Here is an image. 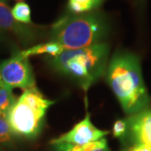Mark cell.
Here are the masks:
<instances>
[{
    "label": "cell",
    "mask_w": 151,
    "mask_h": 151,
    "mask_svg": "<svg viewBox=\"0 0 151 151\" xmlns=\"http://www.w3.org/2000/svg\"><path fill=\"white\" fill-rule=\"evenodd\" d=\"M12 15L14 19L19 23L24 24H31V10L29 6L24 2H19L17 3L14 8L11 9Z\"/></svg>",
    "instance_id": "cell-13"
},
{
    "label": "cell",
    "mask_w": 151,
    "mask_h": 151,
    "mask_svg": "<svg viewBox=\"0 0 151 151\" xmlns=\"http://www.w3.org/2000/svg\"><path fill=\"white\" fill-rule=\"evenodd\" d=\"M110 25L102 12L92 11L79 14H66L50 29V40L64 50L85 48L104 42Z\"/></svg>",
    "instance_id": "cell-3"
},
{
    "label": "cell",
    "mask_w": 151,
    "mask_h": 151,
    "mask_svg": "<svg viewBox=\"0 0 151 151\" xmlns=\"http://www.w3.org/2000/svg\"><path fill=\"white\" fill-rule=\"evenodd\" d=\"M14 138L7 120V113H0V144L10 148L14 144Z\"/></svg>",
    "instance_id": "cell-12"
},
{
    "label": "cell",
    "mask_w": 151,
    "mask_h": 151,
    "mask_svg": "<svg viewBox=\"0 0 151 151\" xmlns=\"http://www.w3.org/2000/svg\"><path fill=\"white\" fill-rule=\"evenodd\" d=\"M109 134L108 131L101 130L95 127L91 120V114L86 113V117L67 133L50 141L52 145L60 143L71 145H85L103 139Z\"/></svg>",
    "instance_id": "cell-6"
},
{
    "label": "cell",
    "mask_w": 151,
    "mask_h": 151,
    "mask_svg": "<svg viewBox=\"0 0 151 151\" xmlns=\"http://www.w3.org/2000/svg\"><path fill=\"white\" fill-rule=\"evenodd\" d=\"M1 73L4 85L11 89L26 90L35 86V78L31 65L20 51H16L9 59L1 61Z\"/></svg>",
    "instance_id": "cell-5"
},
{
    "label": "cell",
    "mask_w": 151,
    "mask_h": 151,
    "mask_svg": "<svg viewBox=\"0 0 151 151\" xmlns=\"http://www.w3.org/2000/svg\"><path fill=\"white\" fill-rule=\"evenodd\" d=\"M19 1H23V0H19Z\"/></svg>",
    "instance_id": "cell-22"
},
{
    "label": "cell",
    "mask_w": 151,
    "mask_h": 151,
    "mask_svg": "<svg viewBox=\"0 0 151 151\" xmlns=\"http://www.w3.org/2000/svg\"><path fill=\"white\" fill-rule=\"evenodd\" d=\"M0 29L13 33L23 42H31L36 37L35 29L15 20L9 7L2 2H0Z\"/></svg>",
    "instance_id": "cell-8"
},
{
    "label": "cell",
    "mask_w": 151,
    "mask_h": 151,
    "mask_svg": "<svg viewBox=\"0 0 151 151\" xmlns=\"http://www.w3.org/2000/svg\"><path fill=\"white\" fill-rule=\"evenodd\" d=\"M138 2H139V3H144L145 0H138Z\"/></svg>",
    "instance_id": "cell-20"
},
{
    "label": "cell",
    "mask_w": 151,
    "mask_h": 151,
    "mask_svg": "<svg viewBox=\"0 0 151 151\" xmlns=\"http://www.w3.org/2000/svg\"><path fill=\"white\" fill-rule=\"evenodd\" d=\"M64 50H65L64 48L61 45H60L59 44L53 42V41H49L47 43L39 44L36 45H34L27 50H22L20 51V53L23 56L26 58H29L31 55L45 54L55 57L61 54Z\"/></svg>",
    "instance_id": "cell-10"
},
{
    "label": "cell",
    "mask_w": 151,
    "mask_h": 151,
    "mask_svg": "<svg viewBox=\"0 0 151 151\" xmlns=\"http://www.w3.org/2000/svg\"><path fill=\"white\" fill-rule=\"evenodd\" d=\"M55 103L36 86L24 90L7 112V120L15 137L34 139L40 134L48 109Z\"/></svg>",
    "instance_id": "cell-4"
},
{
    "label": "cell",
    "mask_w": 151,
    "mask_h": 151,
    "mask_svg": "<svg viewBox=\"0 0 151 151\" xmlns=\"http://www.w3.org/2000/svg\"><path fill=\"white\" fill-rule=\"evenodd\" d=\"M103 0H69L68 9L70 14H79L92 12L102 4Z\"/></svg>",
    "instance_id": "cell-11"
},
{
    "label": "cell",
    "mask_w": 151,
    "mask_h": 151,
    "mask_svg": "<svg viewBox=\"0 0 151 151\" xmlns=\"http://www.w3.org/2000/svg\"><path fill=\"white\" fill-rule=\"evenodd\" d=\"M105 74L107 82L126 114L130 116L150 108V97L136 55L128 51L115 53Z\"/></svg>",
    "instance_id": "cell-1"
},
{
    "label": "cell",
    "mask_w": 151,
    "mask_h": 151,
    "mask_svg": "<svg viewBox=\"0 0 151 151\" xmlns=\"http://www.w3.org/2000/svg\"><path fill=\"white\" fill-rule=\"evenodd\" d=\"M55 151H110L106 139L91 142L85 145H71L60 143L54 145Z\"/></svg>",
    "instance_id": "cell-9"
},
{
    "label": "cell",
    "mask_w": 151,
    "mask_h": 151,
    "mask_svg": "<svg viewBox=\"0 0 151 151\" xmlns=\"http://www.w3.org/2000/svg\"><path fill=\"white\" fill-rule=\"evenodd\" d=\"M127 121L126 119H118L115 121L113 127V134L115 138L124 139L127 134Z\"/></svg>",
    "instance_id": "cell-15"
},
{
    "label": "cell",
    "mask_w": 151,
    "mask_h": 151,
    "mask_svg": "<svg viewBox=\"0 0 151 151\" xmlns=\"http://www.w3.org/2000/svg\"><path fill=\"white\" fill-rule=\"evenodd\" d=\"M127 134L123 140L129 145H141L151 148V109L148 108L129 116Z\"/></svg>",
    "instance_id": "cell-7"
},
{
    "label": "cell",
    "mask_w": 151,
    "mask_h": 151,
    "mask_svg": "<svg viewBox=\"0 0 151 151\" xmlns=\"http://www.w3.org/2000/svg\"><path fill=\"white\" fill-rule=\"evenodd\" d=\"M7 1H8V0H0V2H2V3H5V4Z\"/></svg>",
    "instance_id": "cell-19"
},
{
    "label": "cell",
    "mask_w": 151,
    "mask_h": 151,
    "mask_svg": "<svg viewBox=\"0 0 151 151\" xmlns=\"http://www.w3.org/2000/svg\"><path fill=\"white\" fill-rule=\"evenodd\" d=\"M16 99L10 87L7 86L0 87V113H7Z\"/></svg>",
    "instance_id": "cell-14"
},
{
    "label": "cell",
    "mask_w": 151,
    "mask_h": 151,
    "mask_svg": "<svg viewBox=\"0 0 151 151\" xmlns=\"http://www.w3.org/2000/svg\"><path fill=\"white\" fill-rule=\"evenodd\" d=\"M4 40V34H3V30L0 29V41Z\"/></svg>",
    "instance_id": "cell-18"
},
{
    "label": "cell",
    "mask_w": 151,
    "mask_h": 151,
    "mask_svg": "<svg viewBox=\"0 0 151 151\" xmlns=\"http://www.w3.org/2000/svg\"><path fill=\"white\" fill-rule=\"evenodd\" d=\"M0 151H2V150H1V147H0Z\"/></svg>",
    "instance_id": "cell-21"
},
{
    "label": "cell",
    "mask_w": 151,
    "mask_h": 151,
    "mask_svg": "<svg viewBox=\"0 0 151 151\" xmlns=\"http://www.w3.org/2000/svg\"><path fill=\"white\" fill-rule=\"evenodd\" d=\"M109 50L108 43L101 42L85 48L65 50L50 61L55 71L76 81L86 92L105 74Z\"/></svg>",
    "instance_id": "cell-2"
},
{
    "label": "cell",
    "mask_w": 151,
    "mask_h": 151,
    "mask_svg": "<svg viewBox=\"0 0 151 151\" xmlns=\"http://www.w3.org/2000/svg\"><path fill=\"white\" fill-rule=\"evenodd\" d=\"M123 151H151V148L141 145H129Z\"/></svg>",
    "instance_id": "cell-16"
},
{
    "label": "cell",
    "mask_w": 151,
    "mask_h": 151,
    "mask_svg": "<svg viewBox=\"0 0 151 151\" xmlns=\"http://www.w3.org/2000/svg\"><path fill=\"white\" fill-rule=\"evenodd\" d=\"M5 86L4 81H3V78H2V73H1V62H0V87Z\"/></svg>",
    "instance_id": "cell-17"
}]
</instances>
